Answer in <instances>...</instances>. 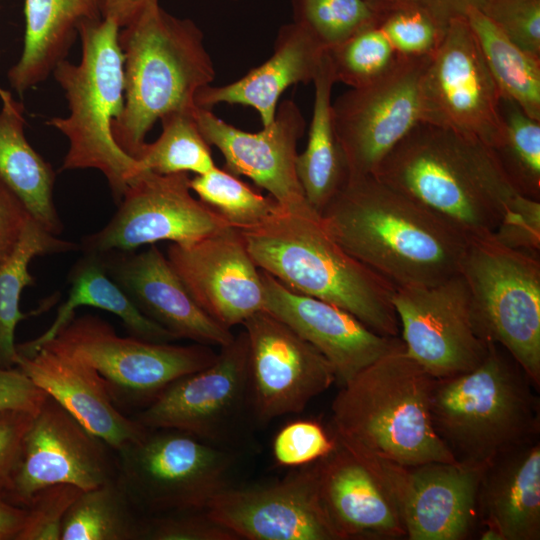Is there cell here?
Masks as SVG:
<instances>
[{"label":"cell","instance_id":"cell-1","mask_svg":"<svg viewBox=\"0 0 540 540\" xmlns=\"http://www.w3.org/2000/svg\"><path fill=\"white\" fill-rule=\"evenodd\" d=\"M320 216L345 251L394 288L435 285L459 273L467 235L373 175L348 177Z\"/></svg>","mask_w":540,"mask_h":540},{"label":"cell","instance_id":"cell-27","mask_svg":"<svg viewBox=\"0 0 540 540\" xmlns=\"http://www.w3.org/2000/svg\"><path fill=\"white\" fill-rule=\"evenodd\" d=\"M274 44L272 56L242 78L200 89L196 106L210 109L219 103L245 105L258 112L263 126L272 123L283 92L291 85L313 82L326 52L294 22L280 28Z\"/></svg>","mask_w":540,"mask_h":540},{"label":"cell","instance_id":"cell-45","mask_svg":"<svg viewBox=\"0 0 540 540\" xmlns=\"http://www.w3.org/2000/svg\"><path fill=\"white\" fill-rule=\"evenodd\" d=\"M492 236L507 247L539 255L540 200L517 194Z\"/></svg>","mask_w":540,"mask_h":540},{"label":"cell","instance_id":"cell-41","mask_svg":"<svg viewBox=\"0 0 540 540\" xmlns=\"http://www.w3.org/2000/svg\"><path fill=\"white\" fill-rule=\"evenodd\" d=\"M338 445L331 432L313 420H295L275 435L272 454L277 465L298 468L329 455Z\"/></svg>","mask_w":540,"mask_h":540},{"label":"cell","instance_id":"cell-40","mask_svg":"<svg viewBox=\"0 0 540 540\" xmlns=\"http://www.w3.org/2000/svg\"><path fill=\"white\" fill-rule=\"evenodd\" d=\"M377 25L402 58L431 57L446 32L427 11L404 0L381 12Z\"/></svg>","mask_w":540,"mask_h":540},{"label":"cell","instance_id":"cell-4","mask_svg":"<svg viewBox=\"0 0 540 540\" xmlns=\"http://www.w3.org/2000/svg\"><path fill=\"white\" fill-rule=\"evenodd\" d=\"M240 232L257 267L287 288L340 307L381 335L400 337L395 288L345 251L319 214L282 208Z\"/></svg>","mask_w":540,"mask_h":540},{"label":"cell","instance_id":"cell-22","mask_svg":"<svg viewBox=\"0 0 540 540\" xmlns=\"http://www.w3.org/2000/svg\"><path fill=\"white\" fill-rule=\"evenodd\" d=\"M260 272L263 309L287 324L329 361L339 386L404 345L400 337L381 335L346 310L292 291L267 272Z\"/></svg>","mask_w":540,"mask_h":540},{"label":"cell","instance_id":"cell-28","mask_svg":"<svg viewBox=\"0 0 540 540\" xmlns=\"http://www.w3.org/2000/svg\"><path fill=\"white\" fill-rule=\"evenodd\" d=\"M22 54L8 71L11 87L23 94L66 59L82 23L101 18L100 0H24Z\"/></svg>","mask_w":540,"mask_h":540},{"label":"cell","instance_id":"cell-20","mask_svg":"<svg viewBox=\"0 0 540 540\" xmlns=\"http://www.w3.org/2000/svg\"><path fill=\"white\" fill-rule=\"evenodd\" d=\"M206 511L239 539L337 540L319 495L318 461L271 484L230 486Z\"/></svg>","mask_w":540,"mask_h":540},{"label":"cell","instance_id":"cell-9","mask_svg":"<svg viewBox=\"0 0 540 540\" xmlns=\"http://www.w3.org/2000/svg\"><path fill=\"white\" fill-rule=\"evenodd\" d=\"M117 453V478L143 516L206 510L232 486L235 450L171 428H147Z\"/></svg>","mask_w":540,"mask_h":540},{"label":"cell","instance_id":"cell-11","mask_svg":"<svg viewBox=\"0 0 540 540\" xmlns=\"http://www.w3.org/2000/svg\"><path fill=\"white\" fill-rule=\"evenodd\" d=\"M131 417L146 428L177 429L235 450L256 423L245 331L220 347L210 365L175 380Z\"/></svg>","mask_w":540,"mask_h":540},{"label":"cell","instance_id":"cell-37","mask_svg":"<svg viewBox=\"0 0 540 540\" xmlns=\"http://www.w3.org/2000/svg\"><path fill=\"white\" fill-rule=\"evenodd\" d=\"M189 186L199 200L240 231L263 224L283 208L270 195L255 191L238 176L217 166L190 178Z\"/></svg>","mask_w":540,"mask_h":540},{"label":"cell","instance_id":"cell-47","mask_svg":"<svg viewBox=\"0 0 540 540\" xmlns=\"http://www.w3.org/2000/svg\"><path fill=\"white\" fill-rule=\"evenodd\" d=\"M47 397L18 367L0 368V410H21L36 415Z\"/></svg>","mask_w":540,"mask_h":540},{"label":"cell","instance_id":"cell-35","mask_svg":"<svg viewBox=\"0 0 540 540\" xmlns=\"http://www.w3.org/2000/svg\"><path fill=\"white\" fill-rule=\"evenodd\" d=\"M194 110L173 112L160 119V136L152 143L146 142L136 158L139 174L151 171L201 175L216 167L210 145L196 124Z\"/></svg>","mask_w":540,"mask_h":540},{"label":"cell","instance_id":"cell-3","mask_svg":"<svg viewBox=\"0 0 540 540\" xmlns=\"http://www.w3.org/2000/svg\"><path fill=\"white\" fill-rule=\"evenodd\" d=\"M373 176L449 220L467 237L492 235L517 193L489 146L418 123Z\"/></svg>","mask_w":540,"mask_h":540},{"label":"cell","instance_id":"cell-30","mask_svg":"<svg viewBox=\"0 0 540 540\" xmlns=\"http://www.w3.org/2000/svg\"><path fill=\"white\" fill-rule=\"evenodd\" d=\"M68 281L69 296L58 308L54 321L35 339L17 344L19 354L33 355L75 316V310L80 306L99 308L118 316L131 336L154 342L178 340L137 308L107 273L98 254L84 253L72 267Z\"/></svg>","mask_w":540,"mask_h":540},{"label":"cell","instance_id":"cell-44","mask_svg":"<svg viewBox=\"0 0 540 540\" xmlns=\"http://www.w3.org/2000/svg\"><path fill=\"white\" fill-rule=\"evenodd\" d=\"M480 11L515 45L540 57V0H486Z\"/></svg>","mask_w":540,"mask_h":540},{"label":"cell","instance_id":"cell-18","mask_svg":"<svg viewBox=\"0 0 540 540\" xmlns=\"http://www.w3.org/2000/svg\"><path fill=\"white\" fill-rule=\"evenodd\" d=\"M249 346L257 424L300 413L336 382L329 361L283 321L262 309L241 324Z\"/></svg>","mask_w":540,"mask_h":540},{"label":"cell","instance_id":"cell-2","mask_svg":"<svg viewBox=\"0 0 540 540\" xmlns=\"http://www.w3.org/2000/svg\"><path fill=\"white\" fill-rule=\"evenodd\" d=\"M435 379L407 355L405 345L391 351L340 386L331 406V433L363 461L458 462L432 424Z\"/></svg>","mask_w":540,"mask_h":540},{"label":"cell","instance_id":"cell-49","mask_svg":"<svg viewBox=\"0 0 540 540\" xmlns=\"http://www.w3.org/2000/svg\"><path fill=\"white\" fill-rule=\"evenodd\" d=\"M427 11L443 28L456 18L466 17L471 9H481L486 0H404Z\"/></svg>","mask_w":540,"mask_h":540},{"label":"cell","instance_id":"cell-12","mask_svg":"<svg viewBox=\"0 0 540 540\" xmlns=\"http://www.w3.org/2000/svg\"><path fill=\"white\" fill-rule=\"evenodd\" d=\"M424 122L495 148L501 92L466 17L453 19L420 80Z\"/></svg>","mask_w":540,"mask_h":540},{"label":"cell","instance_id":"cell-21","mask_svg":"<svg viewBox=\"0 0 540 540\" xmlns=\"http://www.w3.org/2000/svg\"><path fill=\"white\" fill-rule=\"evenodd\" d=\"M165 255L194 301L224 327L263 309L261 272L240 230L226 226L192 243H171Z\"/></svg>","mask_w":540,"mask_h":540},{"label":"cell","instance_id":"cell-39","mask_svg":"<svg viewBox=\"0 0 540 540\" xmlns=\"http://www.w3.org/2000/svg\"><path fill=\"white\" fill-rule=\"evenodd\" d=\"M292 8L293 22L326 51L378 20L364 0H292Z\"/></svg>","mask_w":540,"mask_h":540},{"label":"cell","instance_id":"cell-8","mask_svg":"<svg viewBox=\"0 0 540 540\" xmlns=\"http://www.w3.org/2000/svg\"><path fill=\"white\" fill-rule=\"evenodd\" d=\"M459 274L475 330L502 346L540 386V258L492 235L468 237Z\"/></svg>","mask_w":540,"mask_h":540},{"label":"cell","instance_id":"cell-36","mask_svg":"<svg viewBox=\"0 0 540 540\" xmlns=\"http://www.w3.org/2000/svg\"><path fill=\"white\" fill-rule=\"evenodd\" d=\"M500 115L502 137L492 150L514 190L540 200V121L505 96L500 99Z\"/></svg>","mask_w":540,"mask_h":540},{"label":"cell","instance_id":"cell-38","mask_svg":"<svg viewBox=\"0 0 540 540\" xmlns=\"http://www.w3.org/2000/svg\"><path fill=\"white\" fill-rule=\"evenodd\" d=\"M336 82L350 88L371 85L402 61L377 23L367 26L327 50Z\"/></svg>","mask_w":540,"mask_h":540},{"label":"cell","instance_id":"cell-43","mask_svg":"<svg viewBox=\"0 0 540 540\" xmlns=\"http://www.w3.org/2000/svg\"><path fill=\"white\" fill-rule=\"evenodd\" d=\"M206 510L144 516L142 540H238Z\"/></svg>","mask_w":540,"mask_h":540},{"label":"cell","instance_id":"cell-6","mask_svg":"<svg viewBox=\"0 0 540 540\" xmlns=\"http://www.w3.org/2000/svg\"><path fill=\"white\" fill-rule=\"evenodd\" d=\"M538 390L502 346L488 342L486 356L474 369L435 379L433 427L458 462L486 466L539 439Z\"/></svg>","mask_w":540,"mask_h":540},{"label":"cell","instance_id":"cell-25","mask_svg":"<svg viewBox=\"0 0 540 540\" xmlns=\"http://www.w3.org/2000/svg\"><path fill=\"white\" fill-rule=\"evenodd\" d=\"M318 486L337 540L406 537L385 489L369 468L339 443L318 460Z\"/></svg>","mask_w":540,"mask_h":540},{"label":"cell","instance_id":"cell-29","mask_svg":"<svg viewBox=\"0 0 540 540\" xmlns=\"http://www.w3.org/2000/svg\"><path fill=\"white\" fill-rule=\"evenodd\" d=\"M0 179L22 200L31 216L59 235L62 223L55 208V172L24 134V106L0 87Z\"/></svg>","mask_w":540,"mask_h":540},{"label":"cell","instance_id":"cell-7","mask_svg":"<svg viewBox=\"0 0 540 540\" xmlns=\"http://www.w3.org/2000/svg\"><path fill=\"white\" fill-rule=\"evenodd\" d=\"M119 31L116 23L102 17L80 25L79 63L64 59L52 72L64 91L69 115L53 117L47 123L69 142L61 170H99L117 204L139 174L136 159L117 145L112 132L125 104Z\"/></svg>","mask_w":540,"mask_h":540},{"label":"cell","instance_id":"cell-24","mask_svg":"<svg viewBox=\"0 0 540 540\" xmlns=\"http://www.w3.org/2000/svg\"><path fill=\"white\" fill-rule=\"evenodd\" d=\"M16 367L115 451L145 434L146 427L116 407L93 367L45 347L31 356L18 353Z\"/></svg>","mask_w":540,"mask_h":540},{"label":"cell","instance_id":"cell-33","mask_svg":"<svg viewBox=\"0 0 540 540\" xmlns=\"http://www.w3.org/2000/svg\"><path fill=\"white\" fill-rule=\"evenodd\" d=\"M466 19L501 95L540 121V57L515 45L479 9H471Z\"/></svg>","mask_w":540,"mask_h":540},{"label":"cell","instance_id":"cell-14","mask_svg":"<svg viewBox=\"0 0 540 540\" xmlns=\"http://www.w3.org/2000/svg\"><path fill=\"white\" fill-rule=\"evenodd\" d=\"M430 58H403L381 80L350 88L332 102L348 177L373 175L389 152L424 122L420 80Z\"/></svg>","mask_w":540,"mask_h":540},{"label":"cell","instance_id":"cell-23","mask_svg":"<svg viewBox=\"0 0 540 540\" xmlns=\"http://www.w3.org/2000/svg\"><path fill=\"white\" fill-rule=\"evenodd\" d=\"M98 255L107 273L137 308L177 339L218 347L234 339L231 329L210 317L194 301L155 244L139 253L108 251Z\"/></svg>","mask_w":540,"mask_h":540},{"label":"cell","instance_id":"cell-13","mask_svg":"<svg viewBox=\"0 0 540 540\" xmlns=\"http://www.w3.org/2000/svg\"><path fill=\"white\" fill-rule=\"evenodd\" d=\"M188 173L138 174L126 187L118 209L99 231L82 239L84 253L134 251L159 241L195 242L229 226L192 195Z\"/></svg>","mask_w":540,"mask_h":540},{"label":"cell","instance_id":"cell-31","mask_svg":"<svg viewBox=\"0 0 540 540\" xmlns=\"http://www.w3.org/2000/svg\"><path fill=\"white\" fill-rule=\"evenodd\" d=\"M336 83L327 51L313 80L314 104L305 150L296 171L305 198L319 215L348 179L346 162L332 118V88Z\"/></svg>","mask_w":540,"mask_h":540},{"label":"cell","instance_id":"cell-16","mask_svg":"<svg viewBox=\"0 0 540 540\" xmlns=\"http://www.w3.org/2000/svg\"><path fill=\"white\" fill-rule=\"evenodd\" d=\"M361 461L385 489L409 540H464L478 527L477 493L485 466Z\"/></svg>","mask_w":540,"mask_h":540},{"label":"cell","instance_id":"cell-50","mask_svg":"<svg viewBox=\"0 0 540 540\" xmlns=\"http://www.w3.org/2000/svg\"><path fill=\"white\" fill-rule=\"evenodd\" d=\"M158 0H100V12L122 28L134 20L146 7Z\"/></svg>","mask_w":540,"mask_h":540},{"label":"cell","instance_id":"cell-48","mask_svg":"<svg viewBox=\"0 0 540 540\" xmlns=\"http://www.w3.org/2000/svg\"><path fill=\"white\" fill-rule=\"evenodd\" d=\"M31 217L22 200L0 179V266L15 250Z\"/></svg>","mask_w":540,"mask_h":540},{"label":"cell","instance_id":"cell-52","mask_svg":"<svg viewBox=\"0 0 540 540\" xmlns=\"http://www.w3.org/2000/svg\"><path fill=\"white\" fill-rule=\"evenodd\" d=\"M379 15L394 5L398 0H364Z\"/></svg>","mask_w":540,"mask_h":540},{"label":"cell","instance_id":"cell-19","mask_svg":"<svg viewBox=\"0 0 540 540\" xmlns=\"http://www.w3.org/2000/svg\"><path fill=\"white\" fill-rule=\"evenodd\" d=\"M194 118L206 142L223 155V169L250 178L289 212L316 213L305 198L296 171L297 143L304 133L305 119L295 102H281L273 122L254 133L234 127L210 109L196 107Z\"/></svg>","mask_w":540,"mask_h":540},{"label":"cell","instance_id":"cell-5","mask_svg":"<svg viewBox=\"0 0 540 540\" xmlns=\"http://www.w3.org/2000/svg\"><path fill=\"white\" fill-rule=\"evenodd\" d=\"M203 38L192 20L171 15L159 3L120 28L125 104L112 132L117 145L134 159L157 120L193 111L198 91L215 79Z\"/></svg>","mask_w":540,"mask_h":540},{"label":"cell","instance_id":"cell-34","mask_svg":"<svg viewBox=\"0 0 540 540\" xmlns=\"http://www.w3.org/2000/svg\"><path fill=\"white\" fill-rule=\"evenodd\" d=\"M143 522L116 477L80 493L64 517L61 540H142Z\"/></svg>","mask_w":540,"mask_h":540},{"label":"cell","instance_id":"cell-26","mask_svg":"<svg viewBox=\"0 0 540 540\" xmlns=\"http://www.w3.org/2000/svg\"><path fill=\"white\" fill-rule=\"evenodd\" d=\"M478 527L500 540L540 539L539 439L509 450L487 464L477 493Z\"/></svg>","mask_w":540,"mask_h":540},{"label":"cell","instance_id":"cell-17","mask_svg":"<svg viewBox=\"0 0 540 540\" xmlns=\"http://www.w3.org/2000/svg\"><path fill=\"white\" fill-rule=\"evenodd\" d=\"M393 305L407 355L433 377L470 371L486 356L488 343L475 330L459 273L435 285L397 287Z\"/></svg>","mask_w":540,"mask_h":540},{"label":"cell","instance_id":"cell-15","mask_svg":"<svg viewBox=\"0 0 540 540\" xmlns=\"http://www.w3.org/2000/svg\"><path fill=\"white\" fill-rule=\"evenodd\" d=\"M117 453L50 396L34 416L5 492L26 507L40 489L60 483L88 490L117 477Z\"/></svg>","mask_w":540,"mask_h":540},{"label":"cell","instance_id":"cell-10","mask_svg":"<svg viewBox=\"0 0 540 540\" xmlns=\"http://www.w3.org/2000/svg\"><path fill=\"white\" fill-rule=\"evenodd\" d=\"M41 347L93 367L105 380L116 407L128 416L150 405L175 380L207 367L217 356L211 346L198 343L177 345L123 337L91 314L74 316Z\"/></svg>","mask_w":540,"mask_h":540},{"label":"cell","instance_id":"cell-42","mask_svg":"<svg viewBox=\"0 0 540 540\" xmlns=\"http://www.w3.org/2000/svg\"><path fill=\"white\" fill-rule=\"evenodd\" d=\"M82 491L66 483L37 491L25 507V522L16 540H61L64 517Z\"/></svg>","mask_w":540,"mask_h":540},{"label":"cell","instance_id":"cell-51","mask_svg":"<svg viewBox=\"0 0 540 540\" xmlns=\"http://www.w3.org/2000/svg\"><path fill=\"white\" fill-rule=\"evenodd\" d=\"M25 518L26 508L11 502L0 486V540H16Z\"/></svg>","mask_w":540,"mask_h":540},{"label":"cell","instance_id":"cell-32","mask_svg":"<svg viewBox=\"0 0 540 540\" xmlns=\"http://www.w3.org/2000/svg\"><path fill=\"white\" fill-rule=\"evenodd\" d=\"M79 245L59 239L31 217L11 256L0 266V368L16 367L15 330L19 322L50 308L53 298L36 310L23 313L20 298L26 286L35 283L29 272L31 260L40 255L63 253Z\"/></svg>","mask_w":540,"mask_h":540},{"label":"cell","instance_id":"cell-46","mask_svg":"<svg viewBox=\"0 0 540 540\" xmlns=\"http://www.w3.org/2000/svg\"><path fill=\"white\" fill-rule=\"evenodd\" d=\"M34 416L21 410H0V486L4 488L17 465Z\"/></svg>","mask_w":540,"mask_h":540}]
</instances>
